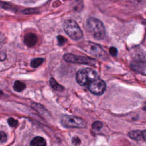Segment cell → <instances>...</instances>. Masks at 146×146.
<instances>
[{"label": "cell", "instance_id": "cell-1", "mask_svg": "<svg viewBox=\"0 0 146 146\" xmlns=\"http://www.w3.org/2000/svg\"><path fill=\"white\" fill-rule=\"evenodd\" d=\"M85 28L87 33L95 39H103L106 35V30L103 22L96 18H88L85 23Z\"/></svg>", "mask_w": 146, "mask_h": 146}, {"label": "cell", "instance_id": "cell-2", "mask_svg": "<svg viewBox=\"0 0 146 146\" xmlns=\"http://www.w3.org/2000/svg\"><path fill=\"white\" fill-rule=\"evenodd\" d=\"M98 78H99L98 73L91 68L81 69L76 74L77 83L79 85L86 87H87L90 83Z\"/></svg>", "mask_w": 146, "mask_h": 146}, {"label": "cell", "instance_id": "cell-3", "mask_svg": "<svg viewBox=\"0 0 146 146\" xmlns=\"http://www.w3.org/2000/svg\"><path fill=\"white\" fill-rule=\"evenodd\" d=\"M80 46L82 49L90 54L92 56L102 60H106L108 55L106 52L98 44L91 42H83Z\"/></svg>", "mask_w": 146, "mask_h": 146}, {"label": "cell", "instance_id": "cell-4", "mask_svg": "<svg viewBox=\"0 0 146 146\" xmlns=\"http://www.w3.org/2000/svg\"><path fill=\"white\" fill-rule=\"evenodd\" d=\"M63 29L67 35L73 40H78L83 36V32L78 23L73 19H67L63 23Z\"/></svg>", "mask_w": 146, "mask_h": 146}, {"label": "cell", "instance_id": "cell-5", "mask_svg": "<svg viewBox=\"0 0 146 146\" xmlns=\"http://www.w3.org/2000/svg\"><path fill=\"white\" fill-rule=\"evenodd\" d=\"M61 124L66 128H83L86 127V123L83 119L72 115H63L61 118Z\"/></svg>", "mask_w": 146, "mask_h": 146}, {"label": "cell", "instance_id": "cell-6", "mask_svg": "<svg viewBox=\"0 0 146 146\" xmlns=\"http://www.w3.org/2000/svg\"><path fill=\"white\" fill-rule=\"evenodd\" d=\"M63 58L66 62L74 63H79L90 66H94L96 63V60L93 58L72 54H66L63 56Z\"/></svg>", "mask_w": 146, "mask_h": 146}, {"label": "cell", "instance_id": "cell-7", "mask_svg": "<svg viewBox=\"0 0 146 146\" xmlns=\"http://www.w3.org/2000/svg\"><path fill=\"white\" fill-rule=\"evenodd\" d=\"M87 88L92 94L101 95L106 91V84L102 79L98 78L90 83Z\"/></svg>", "mask_w": 146, "mask_h": 146}, {"label": "cell", "instance_id": "cell-8", "mask_svg": "<svg viewBox=\"0 0 146 146\" xmlns=\"http://www.w3.org/2000/svg\"><path fill=\"white\" fill-rule=\"evenodd\" d=\"M128 136L136 141H146V130H133L128 133Z\"/></svg>", "mask_w": 146, "mask_h": 146}, {"label": "cell", "instance_id": "cell-9", "mask_svg": "<svg viewBox=\"0 0 146 146\" xmlns=\"http://www.w3.org/2000/svg\"><path fill=\"white\" fill-rule=\"evenodd\" d=\"M37 36L35 34L32 33L26 34L23 38V42L25 44L29 47H33L34 45H35L37 42Z\"/></svg>", "mask_w": 146, "mask_h": 146}, {"label": "cell", "instance_id": "cell-10", "mask_svg": "<svg viewBox=\"0 0 146 146\" xmlns=\"http://www.w3.org/2000/svg\"><path fill=\"white\" fill-rule=\"evenodd\" d=\"M46 140L41 136H36L30 141V146H46Z\"/></svg>", "mask_w": 146, "mask_h": 146}, {"label": "cell", "instance_id": "cell-11", "mask_svg": "<svg viewBox=\"0 0 146 146\" xmlns=\"http://www.w3.org/2000/svg\"><path fill=\"white\" fill-rule=\"evenodd\" d=\"M26 88V84L19 80H17L14 82L13 85V89L16 92H21Z\"/></svg>", "mask_w": 146, "mask_h": 146}, {"label": "cell", "instance_id": "cell-12", "mask_svg": "<svg viewBox=\"0 0 146 146\" xmlns=\"http://www.w3.org/2000/svg\"><path fill=\"white\" fill-rule=\"evenodd\" d=\"M50 84L51 86L55 90L62 91L64 90V87L59 84L54 78H50Z\"/></svg>", "mask_w": 146, "mask_h": 146}, {"label": "cell", "instance_id": "cell-13", "mask_svg": "<svg viewBox=\"0 0 146 146\" xmlns=\"http://www.w3.org/2000/svg\"><path fill=\"white\" fill-rule=\"evenodd\" d=\"M43 59L40 58L34 59L33 60H31L30 63V66L33 68H36L39 67L43 63Z\"/></svg>", "mask_w": 146, "mask_h": 146}, {"label": "cell", "instance_id": "cell-14", "mask_svg": "<svg viewBox=\"0 0 146 146\" xmlns=\"http://www.w3.org/2000/svg\"><path fill=\"white\" fill-rule=\"evenodd\" d=\"M103 127V123L101 121H96L93 123L92 124V128L93 129L96 131L100 130Z\"/></svg>", "mask_w": 146, "mask_h": 146}, {"label": "cell", "instance_id": "cell-15", "mask_svg": "<svg viewBox=\"0 0 146 146\" xmlns=\"http://www.w3.org/2000/svg\"><path fill=\"white\" fill-rule=\"evenodd\" d=\"M7 123H8V124L11 127H16L18 124V121L12 117L8 118Z\"/></svg>", "mask_w": 146, "mask_h": 146}, {"label": "cell", "instance_id": "cell-16", "mask_svg": "<svg viewBox=\"0 0 146 146\" xmlns=\"http://www.w3.org/2000/svg\"><path fill=\"white\" fill-rule=\"evenodd\" d=\"M7 137L6 133L3 131H0V142L3 143L7 140Z\"/></svg>", "mask_w": 146, "mask_h": 146}, {"label": "cell", "instance_id": "cell-17", "mask_svg": "<svg viewBox=\"0 0 146 146\" xmlns=\"http://www.w3.org/2000/svg\"><path fill=\"white\" fill-rule=\"evenodd\" d=\"M72 143L74 145H78L80 143V140L78 137L75 136L72 139Z\"/></svg>", "mask_w": 146, "mask_h": 146}, {"label": "cell", "instance_id": "cell-18", "mask_svg": "<svg viewBox=\"0 0 146 146\" xmlns=\"http://www.w3.org/2000/svg\"><path fill=\"white\" fill-rule=\"evenodd\" d=\"M110 52L112 56H115L117 55V49L115 47H111L110 48Z\"/></svg>", "mask_w": 146, "mask_h": 146}, {"label": "cell", "instance_id": "cell-19", "mask_svg": "<svg viewBox=\"0 0 146 146\" xmlns=\"http://www.w3.org/2000/svg\"><path fill=\"white\" fill-rule=\"evenodd\" d=\"M58 40L59 44L60 45L63 44L64 43V42H66L65 38H63V37L62 36H58Z\"/></svg>", "mask_w": 146, "mask_h": 146}, {"label": "cell", "instance_id": "cell-20", "mask_svg": "<svg viewBox=\"0 0 146 146\" xmlns=\"http://www.w3.org/2000/svg\"><path fill=\"white\" fill-rule=\"evenodd\" d=\"M6 59V54L5 52H0V60H4Z\"/></svg>", "mask_w": 146, "mask_h": 146}, {"label": "cell", "instance_id": "cell-21", "mask_svg": "<svg viewBox=\"0 0 146 146\" xmlns=\"http://www.w3.org/2000/svg\"><path fill=\"white\" fill-rule=\"evenodd\" d=\"M143 110L144 111H146V100H145V101L144 103V105H143Z\"/></svg>", "mask_w": 146, "mask_h": 146}]
</instances>
